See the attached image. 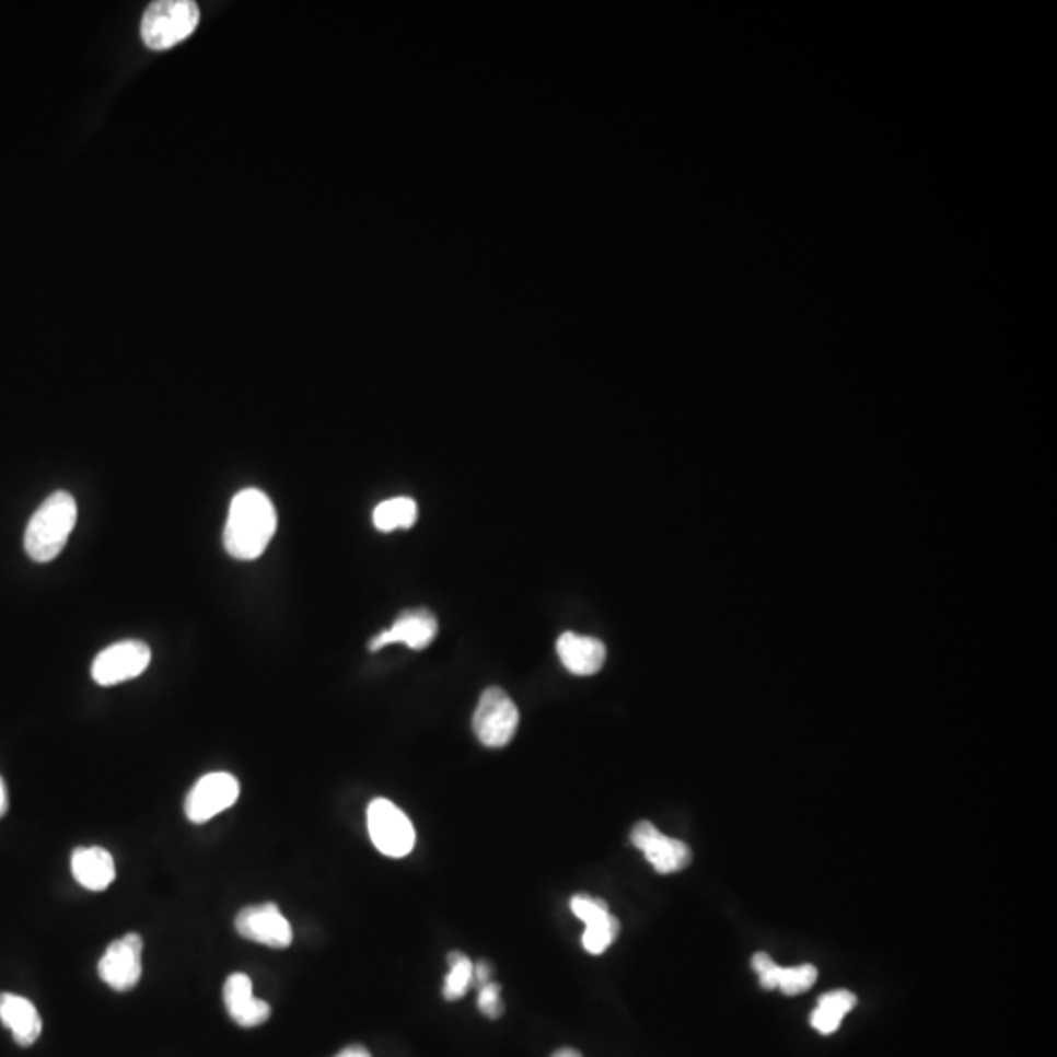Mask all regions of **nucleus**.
I'll return each instance as SVG.
<instances>
[{
	"label": "nucleus",
	"instance_id": "nucleus-14",
	"mask_svg": "<svg viewBox=\"0 0 1057 1057\" xmlns=\"http://www.w3.org/2000/svg\"><path fill=\"white\" fill-rule=\"evenodd\" d=\"M0 1021L12 1032V1038L22 1048L36 1044L37 1038L42 1036L39 1012L28 999L20 995H12V992L0 995Z\"/></svg>",
	"mask_w": 1057,
	"mask_h": 1057
},
{
	"label": "nucleus",
	"instance_id": "nucleus-18",
	"mask_svg": "<svg viewBox=\"0 0 1057 1057\" xmlns=\"http://www.w3.org/2000/svg\"><path fill=\"white\" fill-rule=\"evenodd\" d=\"M449 965H451V972L446 974L445 984H443V997L446 1001H458L473 985L474 965L461 952L449 954Z\"/></svg>",
	"mask_w": 1057,
	"mask_h": 1057
},
{
	"label": "nucleus",
	"instance_id": "nucleus-25",
	"mask_svg": "<svg viewBox=\"0 0 1057 1057\" xmlns=\"http://www.w3.org/2000/svg\"><path fill=\"white\" fill-rule=\"evenodd\" d=\"M490 975H492V969H490V965L486 964V962H478V964L474 965L473 984H476V987H480V985L488 984V982H490Z\"/></svg>",
	"mask_w": 1057,
	"mask_h": 1057
},
{
	"label": "nucleus",
	"instance_id": "nucleus-24",
	"mask_svg": "<svg viewBox=\"0 0 1057 1057\" xmlns=\"http://www.w3.org/2000/svg\"><path fill=\"white\" fill-rule=\"evenodd\" d=\"M840 1024H843V1017H838L835 1012L823 1009V1007H816L811 1014V1026L825 1036L835 1034L836 1030L840 1029Z\"/></svg>",
	"mask_w": 1057,
	"mask_h": 1057
},
{
	"label": "nucleus",
	"instance_id": "nucleus-6",
	"mask_svg": "<svg viewBox=\"0 0 1057 1057\" xmlns=\"http://www.w3.org/2000/svg\"><path fill=\"white\" fill-rule=\"evenodd\" d=\"M240 798V781L232 774L213 771L198 779L195 788L188 791L185 801V815L190 823L202 825L225 809L232 808Z\"/></svg>",
	"mask_w": 1057,
	"mask_h": 1057
},
{
	"label": "nucleus",
	"instance_id": "nucleus-3",
	"mask_svg": "<svg viewBox=\"0 0 1057 1057\" xmlns=\"http://www.w3.org/2000/svg\"><path fill=\"white\" fill-rule=\"evenodd\" d=\"M200 10L190 0H161L149 4L141 20V37L151 49H167L190 36Z\"/></svg>",
	"mask_w": 1057,
	"mask_h": 1057
},
{
	"label": "nucleus",
	"instance_id": "nucleus-27",
	"mask_svg": "<svg viewBox=\"0 0 1057 1057\" xmlns=\"http://www.w3.org/2000/svg\"><path fill=\"white\" fill-rule=\"evenodd\" d=\"M9 811V798H7V788H4V781L0 778V816H4V813Z\"/></svg>",
	"mask_w": 1057,
	"mask_h": 1057
},
{
	"label": "nucleus",
	"instance_id": "nucleus-13",
	"mask_svg": "<svg viewBox=\"0 0 1057 1057\" xmlns=\"http://www.w3.org/2000/svg\"><path fill=\"white\" fill-rule=\"evenodd\" d=\"M558 659L574 676H594L603 669L607 650L602 640L578 632H565L557 640Z\"/></svg>",
	"mask_w": 1057,
	"mask_h": 1057
},
{
	"label": "nucleus",
	"instance_id": "nucleus-12",
	"mask_svg": "<svg viewBox=\"0 0 1057 1057\" xmlns=\"http://www.w3.org/2000/svg\"><path fill=\"white\" fill-rule=\"evenodd\" d=\"M223 1002L232 1021L242 1029H255L269 1021V1002L255 999L249 975L232 974L225 979Z\"/></svg>",
	"mask_w": 1057,
	"mask_h": 1057
},
{
	"label": "nucleus",
	"instance_id": "nucleus-4",
	"mask_svg": "<svg viewBox=\"0 0 1057 1057\" xmlns=\"http://www.w3.org/2000/svg\"><path fill=\"white\" fill-rule=\"evenodd\" d=\"M520 727L518 705L501 687H488L480 696L473 717L476 739L488 748H503L510 744Z\"/></svg>",
	"mask_w": 1057,
	"mask_h": 1057
},
{
	"label": "nucleus",
	"instance_id": "nucleus-8",
	"mask_svg": "<svg viewBox=\"0 0 1057 1057\" xmlns=\"http://www.w3.org/2000/svg\"><path fill=\"white\" fill-rule=\"evenodd\" d=\"M235 930L240 937L263 946L284 950L292 944V927L275 903L251 905L237 913Z\"/></svg>",
	"mask_w": 1057,
	"mask_h": 1057
},
{
	"label": "nucleus",
	"instance_id": "nucleus-22",
	"mask_svg": "<svg viewBox=\"0 0 1057 1057\" xmlns=\"http://www.w3.org/2000/svg\"><path fill=\"white\" fill-rule=\"evenodd\" d=\"M752 967L754 972L760 977V984L764 989H778V972L779 965L771 960L770 955L766 952H758V954L752 957Z\"/></svg>",
	"mask_w": 1057,
	"mask_h": 1057
},
{
	"label": "nucleus",
	"instance_id": "nucleus-10",
	"mask_svg": "<svg viewBox=\"0 0 1057 1057\" xmlns=\"http://www.w3.org/2000/svg\"><path fill=\"white\" fill-rule=\"evenodd\" d=\"M631 843L647 856L650 866L664 875L682 872L692 863V850L686 843L662 835L649 821H640L632 826Z\"/></svg>",
	"mask_w": 1057,
	"mask_h": 1057
},
{
	"label": "nucleus",
	"instance_id": "nucleus-2",
	"mask_svg": "<svg viewBox=\"0 0 1057 1057\" xmlns=\"http://www.w3.org/2000/svg\"><path fill=\"white\" fill-rule=\"evenodd\" d=\"M77 523V501L67 492L51 493L30 520L24 547L32 560L49 562L61 555Z\"/></svg>",
	"mask_w": 1057,
	"mask_h": 1057
},
{
	"label": "nucleus",
	"instance_id": "nucleus-20",
	"mask_svg": "<svg viewBox=\"0 0 1057 1057\" xmlns=\"http://www.w3.org/2000/svg\"><path fill=\"white\" fill-rule=\"evenodd\" d=\"M570 909L574 913L576 917L580 918L584 925L592 922L595 918L603 917L609 913V907L607 903L602 899H595L592 895H585V893H580V895H574L570 899Z\"/></svg>",
	"mask_w": 1057,
	"mask_h": 1057
},
{
	"label": "nucleus",
	"instance_id": "nucleus-23",
	"mask_svg": "<svg viewBox=\"0 0 1057 1057\" xmlns=\"http://www.w3.org/2000/svg\"><path fill=\"white\" fill-rule=\"evenodd\" d=\"M818 1007H825L828 1011L835 1012V1014L845 1019L846 1014L856 1007V995L850 991H845V989L826 992V995H823L818 999Z\"/></svg>",
	"mask_w": 1057,
	"mask_h": 1057
},
{
	"label": "nucleus",
	"instance_id": "nucleus-28",
	"mask_svg": "<svg viewBox=\"0 0 1057 1057\" xmlns=\"http://www.w3.org/2000/svg\"><path fill=\"white\" fill-rule=\"evenodd\" d=\"M550 1057H582V1054L572 1048H560L557 1049V1052H555V1054H553Z\"/></svg>",
	"mask_w": 1057,
	"mask_h": 1057
},
{
	"label": "nucleus",
	"instance_id": "nucleus-9",
	"mask_svg": "<svg viewBox=\"0 0 1057 1057\" xmlns=\"http://www.w3.org/2000/svg\"><path fill=\"white\" fill-rule=\"evenodd\" d=\"M143 940L126 934L114 940L98 962V975L114 991H130L141 979Z\"/></svg>",
	"mask_w": 1057,
	"mask_h": 1057
},
{
	"label": "nucleus",
	"instance_id": "nucleus-15",
	"mask_svg": "<svg viewBox=\"0 0 1057 1057\" xmlns=\"http://www.w3.org/2000/svg\"><path fill=\"white\" fill-rule=\"evenodd\" d=\"M71 872L84 890L104 891L111 887L116 878V866L108 850L101 846H83L77 848L71 856Z\"/></svg>",
	"mask_w": 1057,
	"mask_h": 1057
},
{
	"label": "nucleus",
	"instance_id": "nucleus-11",
	"mask_svg": "<svg viewBox=\"0 0 1057 1057\" xmlns=\"http://www.w3.org/2000/svg\"><path fill=\"white\" fill-rule=\"evenodd\" d=\"M437 619L427 609H414L399 615L388 631H382L371 640L372 652L390 647V644H406L411 650H423L437 637Z\"/></svg>",
	"mask_w": 1057,
	"mask_h": 1057
},
{
	"label": "nucleus",
	"instance_id": "nucleus-7",
	"mask_svg": "<svg viewBox=\"0 0 1057 1057\" xmlns=\"http://www.w3.org/2000/svg\"><path fill=\"white\" fill-rule=\"evenodd\" d=\"M151 662V649L141 640H121L104 649L93 662L98 686H116L141 676Z\"/></svg>",
	"mask_w": 1057,
	"mask_h": 1057
},
{
	"label": "nucleus",
	"instance_id": "nucleus-1",
	"mask_svg": "<svg viewBox=\"0 0 1057 1057\" xmlns=\"http://www.w3.org/2000/svg\"><path fill=\"white\" fill-rule=\"evenodd\" d=\"M277 533V510L269 496L257 488L242 490L232 500L225 528L223 547L237 560H255Z\"/></svg>",
	"mask_w": 1057,
	"mask_h": 1057
},
{
	"label": "nucleus",
	"instance_id": "nucleus-26",
	"mask_svg": "<svg viewBox=\"0 0 1057 1057\" xmlns=\"http://www.w3.org/2000/svg\"><path fill=\"white\" fill-rule=\"evenodd\" d=\"M335 1057H372L371 1052L362 1046H349L344 1052H339Z\"/></svg>",
	"mask_w": 1057,
	"mask_h": 1057
},
{
	"label": "nucleus",
	"instance_id": "nucleus-21",
	"mask_svg": "<svg viewBox=\"0 0 1057 1057\" xmlns=\"http://www.w3.org/2000/svg\"><path fill=\"white\" fill-rule=\"evenodd\" d=\"M501 987L498 984L480 985L478 987V1009L488 1017V1019H500L501 1012H503V1002L500 999Z\"/></svg>",
	"mask_w": 1057,
	"mask_h": 1057
},
{
	"label": "nucleus",
	"instance_id": "nucleus-17",
	"mask_svg": "<svg viewBox=\"0 0 1057 1057\" xmlns=\"http://www.w3.org/2000/svg\"><path fill=\"white\" fill-rule=\"evenodd\" d=\"M622 930V925L619 920L613 917L612 913L603 915V917L595 918L592 922L585 925L584 937H582V946H584L585 952L590 954L600 955L612 946L615 942V938L619 934Z\"/></svg>",
	"mask_w": 1057,
	"mask_h": 1057
},
{
	"label": "nucleus",
	"instance_id": "nucleus-5",
	"mask_svg": "<svg viewBox=\"0 0 1057 1057\" xmlns=\"http://www.w3.org/2000/svg\"><path fill=\"white\" fill-rule=\"evenodd\" d=\"M367 826L372 845L388 858H404L416 846V828L411 821L388 799L372 801L367 811Z\"/></svg>",
	"mask_w": 1057,
	"mask_h": 1057
},
{
	"label": "nucleus",
	"instance_id": "nucleus-19",
	"mask_svg": "<svg viewBox=\"0 0 1057 1057\" xmlns=\"http://www.w3.org/2000/svg\"><path fill=\"white\" fill-rule=\"evenodd\" d=\"M818 972L815 965H795V967H779L778 989L786 995L805 992L815 985Z\"/></svg>",
	"mask_w": 1057,
	"mask_h": 1057
},
{
	"label": "nucleus",
	"instance_id": "nucleus-16",
	"mask_svg": "<svg viewBox=\"0 0 1057 1057\" xmlns=\"http://www.w3.org/2000/svg\"><path fill=\"white\" fill-rule=\"evenodd\" d=\"M372 521H374V527L382 533L409 528L418 521V503L408 496L382 501L372 511Z\"/></svg>",
	"mask_w": 1057,
	"mask_h": 1057
}]
</instances>
